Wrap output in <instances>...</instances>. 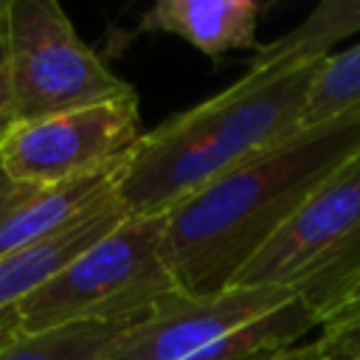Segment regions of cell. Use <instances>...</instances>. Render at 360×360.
I'll return each instance as SVG.
<instances>
[{"instance_id": "cell-6", "label": "cell", "mask_w": 360, "mask_h": 360, "mask_svg": "<svg viewBox=\"0 0 360 360\" xmlns=\"http://www.w3.org/2000/svg\"><path fill=\"white\" fill-rule=\"evenodd\" d=\"M138 93L17 121L0 141V169L14 186H59L107 172L141 143Z\"/></svg>"}, {"instance_id": "cell-8", "label": "cell", "mask_w": 360, "mask_h": 360, "mask_svg": "<svg viewBox=\"0 0 360 360\" xmlns=\"http://www.w3.org/2000/svg\"><path fill=\"white\" fill-rule=\"evenodd\" d=\"M124 163L59 186H11L0 197V256L53 236L93 208L115 200Z\"/></svg>"}, {"instance_id": "cell-12", "label": "cell", "mask_w": 360, "mask_h": 360, "mask_svg": "<svg viewBox=\"0 0 360 360\" xmlns=\"http://www.w3.org/2000/svg\"><path fill=\"white\" fill-rule=\"evenodd\" d=\"M127 326L73 323L45 332H8L0 338V360H101Z\"/></svg>"}, {"instance_id": "cell-14", "label": "cell", "mask_w": 360, "mask_h": 360, "mask_svg": "<svg viewBox=\"0 0 360 360\" xmlns=\"http://www.w3.org/2000/svg\"><path fill=\"white\" fill-rule=\"evenodd\" d=\"M315 346L323 360H360V309L321 326Z\"/></svg>"}, {"instance_id": "cell-17", "label": "cell", "mask_w": 360, "mask_h": 360, "mask_svg": "<svg viewBox=\"0 0 360 360\" xmlns=\"http://www.w3.org/2000/svg\"><path fill=\"white\" fill-rule=\"evenodd\" d=\"M11 186H14V183H8V177H6V174H3V169H0V197H3Z\"/></svg>"}, {"instance_id": "cell-13", "label": "cell", "mask_w": 360, "mask_h": 360, "mask_svg": "<svg viewBox=\"0 0 360 360\" xmlns=\"http://www.w3.org/2000/svg\"><path fill=\"white\" fill-rule=\"evenodd\" d=\"M340 118H360V42L321 59L307 96L301 129Z\"/></svg>"}, {"instance_id": "cell-16", "label": "cell", "mask_w": 360, "mask_h": 360, "mask_svg": "<svg viewBox=\"0 0 360 360\" xmlns=\"http://www.w3.org/2000/svg\"><path fill=\"white\" fill-rule=\"evenodd\" d=\"M276 360H323L321 357V352H318V346L315 343H307V346H292V349H287L281 357H276Z\"/></svg>"}, {"instance_id": "cell-3", "label": "cell", "mask_w": 360, "mask_h": 360, "mask_svg": "<svg viewBox=\"0 0 360 360\" xmlns=\"http://www.w3.org/2000/svg\"><path fill=\"white\" fill-rule=\"evenodd\" d=\"M163 233V217L127 214L11 312V332L31 335L73 323L132 326L143 321L180 295L166 262Z\"/></svg>"}, {"instance_id": "cell-11", "label": "cell", "mask_w": 360, "mask_h": 360, "mask_svg": "<svg viewBox=\"0 0 360 360\" xmlns=\"http://www.w3.org/2000/svg\"><path fill=\"white\" fill-rule=\"evenodd\" d=\"M357 31H360V0H323L309 11V17L298 28L259 48L253 65L321 59L329 56V48L335 42Z\"/></svg>"}, {"instance_id": "cell-15", "label": "cell", "mask_w": 360, "mask_h": 360, "mask_svg": "<svg viewBox=\"0 0 360 360\" xmlns=\"http://www.w3.org/2000/svg\"><path fill=\"white\" fill-rule=\"evenodd\" d=\"M20 121L14 84H11V68H8V48H6V6L0 14V141L14 129Z\"/></svg>"}, {"instance_id": "cell-9", "label": "cell", "mask_w": 360, "mask_h": 360, "mask_svg": "<svg viewBox=\"0 0 360 360\" xmlns=\"http://www.w3.org/2000/svg\"><path fill=\"white\" fill-rule=\"evenodd\" d=\"M124 217L127 208L115 197L93 208L90 214L79 217L68 228L56 231L53 236H45L39 242H31L25 248L0 256V332H11L8 326L11 312L31 292H37L53 276H59L79 253H84L104 233H110Z\"/></svg>"}, {"instance_id": "cell-10", "label": "cell", "mask_w": 360, "mask_h": 360, "mask_svg": "<svg viewBox=\"0 0 360 360\" xmlns=\"http://www.w3.org/2000/svg\"><path fill=\"white\" fill-rule=\"evenodd\" d=\"M262 6L256 0H158L141 31H163L186 39L200 53L217 59L228 51H253Z\"/></svg>"}, {"instance_id": "cell-5", "label": "cell", "mask_w": 360, "mask_h": 360, "mask_svg": "<svg viewBox=\"0 0 360 360\" xmlns=\"http://www.w3.org/2000/svg\"><path fill=\"white\" fill-rule=\"evenodd\" d=\"M6 48L20 121L98 104L132 90L84 45L56 0H6Z\"/></svg>"}, {"instance_id": "cell-2", "label": "cell", "mask_w": 360, "mask_h": 360, "mask_svg": "<svg viewBox=\"0 0 360 360\" xmlns=\"http://www.w3.org/2000/svg\"><path fill=\"white\" fill-rule=\"evenodd\" d=\"M321 59L250 62L228 90L143 132L118 180L127 214L166 217L194 191L295 135Z\"/></svg>"}, {"instance_id": "cell-1", "label": "cell", "mask_w": 360, "mask_h": 360, "mask_svg": "<svg viewBox=\"0 0 360 360\" xmlns=\"http://www.w3.org/2000/svg\"><path fill=\"white\" fill-rule=\"evenodd\" d=\"M360 152V118L298 129L177 202L163 250L180 292L217 295Z\"/></svg>"}, {"instance_id": "cell-18", "label": "cell", "mask_w": 360, "mask_h": 360, "mask_svg": "<svg viewBox=\"0 0 360 360\" xmlns=\"http://www.w3.org/2000/svg\"><path fill=\"white\" fill-rule=\"evenodd\" d=\"M3 6H6V0H0V14H3Z\"/></svg>"}, {"instance_id": "cell-7", "label": "cell", "mask_w": 360, "mask_h": 360, "mask_svg": "<svg viewBox=\"0 0 360 360\" xmlns=\"http://www.w3.org/2000/svg\"><path fill=\"white\" fill-rule=\"evenodd\" d=\"M290 298L276 287H231L217 295L180 292L143 321L127 326L101 360H188Z\"/></svg>"}, {"instance_id": "cell-4", "label": "cell", "mask_w": 360, "mask_h": 360, "mask_svg": "<svg viewBox=\"0 0 360 360\" xmlns=\"http://www.w3.org/2000/svg\"><path fill=\"white\" fill-rule=\"evenodd\" d=\"M231 287H276L321 326L360 309V152L239 270Z\"/></svg>"}]
</instances>
